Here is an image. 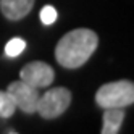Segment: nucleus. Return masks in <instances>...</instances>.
Here are the masks:
<instances>
[{
    "mask_svg": "<svg viewBox=\"0 0 134 134\" xmlns=\"http://www.w3.org/2000/svg\"><path fill=\"white\" fill-rule=\"evenodd\" d=\"M20 79L36 89H44L52 86L55 79V71L45 62H31L21 68Z\"/></svg>",
    "mask_w": 134,
    "mask_h": 134,
    "instance_id": "39448f33",
    "label": "nucleus"
},
{
    "mask_svg": "<svg viewBox=\"0 0 134 134\" xmlns=\"http://www.w3.org/2000/svg\"><path fill=\"white\" fill-rule=\"evenodd\" d=\"M16 105L12 99V95L7 91H0V118H10L15 115Z\"/></svg>",
    "mask_w": 134,
    "mask_h": 134,
    "instance_id": "6e6552de",
    "label": "nucleus"
},
{
    "mask_svg": "<svg viewBox=\"0 0 134 134\" xmlns=\"http://www.w3.org/2000/svg\"><path fill=\"white\" fill-rule=\"evenodd\" d=\"M26 49V41L21 39V37H13L12 41H8L5 45V55L7 57H18L21 55Z\"/></svg>",
    "mask_w": 134,
    "mask_h": 134,
    "instance_id": "1a4fd4ad",
    "label": "nucleus"
},
{
    "mask_svg": "<svg viewBox=\"0 0 134 134\" xmlns=\"http://www.w3.org/2000/svg\"><path fill=\"white\" fill-rule=\"evenodd\" d=\"M95 103L100 108H126L134 103L132 81L121 79L100 86L95 92Z\"/></svg>",
    "mask_w": 134,
    "mask_h": 134,
    "instance_id": "f03ea898",
    "label": "nucleus"
},
{
    "mask_svg": "<svg viewBox=\"0 0 134 134\" xmlns=\"http://www.w3.org/2000/svg\"><path fill=\"white\" fill-rule=\"evenodd\" d=\"M99 36L87 27H78L65 34L55 47V58L63 68L76 70L97 50Z\"/></svg>",
    "mask_w": 134,
    "mask_h": 134,
    "instance_id": "f257e3e1",
    "label": "nucleus"
},
{
    "mask_svg": "<svg viewBox=\"0 0 134 134\" xmlns=\"http://www.w3.org/2000/svg\"><path fill=\"white\" fill-rule=\"evenodd\" d=\"M41 21H42V24H45V26H50V24H53L55 21H57V18H58V13H57V10L52 7V5H45V7H42V10H41Z\"/></svg>",
    "mask_w": 134,
    "mask_h": 134,
    "instance_id": "9d476101",
    "label": "nucleus"
},
{
    "mask_svg": "<svg viewBox=\"0 0 134 134\" xmlns=\"http://www.w3.org/2000/svg\"><path fill=\"white\" fill-rule=\"evenodd\" d=\"M73 95L66 87H52L39 95L37 102V113L44 120H55L68 110L71 105Z\"/></svg>",
    "mask_w": 134,
    "mask_h": 134,
    "instance_id": "7ed1b4c3",
    "label": "nucleus"
},
{
    "mask_svg": "<svg viewBox=\"0 0 134 134\" xmlns=\"http://www.w3.org/2000/svg\"><path fill=\"white\" fill-rule=\"evenodd\" d=\"M36 0H0V12L10 21H20L29 15Z\"/></svg>",
    "mask_w": 134,
    "mask_h": 134,
    "instance_id": "423d86ee",
    "label": "nucleus"
},
{
    "mask_svg": "<svg viewBox=\"0 0 134 134\" xmlns=\"http://www.w3.org/2000/svg\"><path fill=\"white\" fill-rule=\"evenodd\" d=\"M126 111L124 108H103V123H102V134H118L120 128L124 121Z\"/></svg>",
    "mask_w": 134,
    "mask_h": 134,
    "instance_id": "0eeeda50",
    "label": "nucleus"
},
{
    "mask_svg": "<svg viewBox=\"0 0 134 134\" xmlns=\"http://www.w3.org/2000/svg\"><path fill=\"white\" fill-rule=\"evenodd\" d=\"M7 92L12 95L16 108H20L26 115L36 113L37 102H39V89H36L20 79V81H13L8 84Z\"/></svg>",
    "mask_w": 134,
    "mask_h": 134,
    "instance_id": "20e7f679",
    "label": "nucleus"
}]
</instances>
